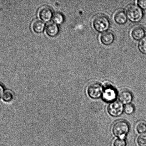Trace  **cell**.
Returning a JSON list of instances; mask_svg holds the SVG:
<instances>
[{
    "instance_id": "obj_13",
    "label": "cell",
    "mask_w": 146,
    "mask_h": 146,
    "mask_svg": "<svg viewBox=\"0 0 146 146\" xmlns=\"http://www.w3.org/2000/svg\"><path fill=\"white\" fill-rule=\"evenodd\" d=\"M59 30L58 25L54 23L49 24L46 28V32L47 35L51 37H54L58 35Z\"/></svg>"
},
{
    "instance_id": "obj_8",
    "label": "cell",
    "mask_w": 146,
    "mask_h": 146,
    "mask_svg": "<svg viewBox=\"0 0 146 146\" xmlns=\"http://www.w3.org/2000/svg\"><path fill=\"white\" fill-rule=\"evenodd\" d=\"M145 30L142 25H134L131 28V35L133 39L135 40H139L145 36Z\"/></svg>"
},
{
    "instance_id": "obj_16",
    "label": "cell",
    "mask_w": 146,
    "mask_h": 146,
    "mask_svg": "<svg viewBox=\"0 0 146 146\" xmlns=\"http://www.w3.org/2000/svg\"><path fill=\"white\" fill-rule=\"evenodd\" d=\"M2 98L3 100L5 102H10L12 101L14 98L13 93L10 90H6L4 92Z\"/></svg>"
},
{
    "instance_id": "obj_3",
    "label": "cell",
    "mask_w": 146,
    "mask_h": 146,
    "mask_svg": "<svg viewBox=\"0 0 146 146\" xmlns=\"http://www.w3.org/2000/svg\"><path fill=\"white\" fill-rule=\"evenodd\" d=\"M113 132L116 136L123 138L129 131L128 123L124 120H120L115 122L112 127Z\"/></svg>"
},
{
    "instance_id": "obj_22",
    "label": "cell",
    "mask_w": 146,
    "mask_h": 146,
    "mask_svg": "<svg viewBox=\"0 0 146 146\" xmlns=\"http://www.w3.org/2000/svg\"><path fill=\"white\" fill-rule=\"evenodd\" d=\"M5 90V87L2 83L0 82V98L3 96Z\"/></svg>"
},
{
    "instance_id": "obj_21",
    "label": "cell",
    "mask_w": 146,
    "mask_h": 146,
    "mask_svg": "<svg viewBox=\"0 0 146 146\" xmlns=\"http://www.w3.org/2000/svg\"><path fill=\"white\" fill-rule=\"evenodd\" d=\"M137 4L141 9H146V0H139L137 1Z\"/></svg>"
},
{
    "instance_id": "obj_18",
    "label": "cell",
    "mask_w": 146,
    "mask_h": 146,
    "mask_svg": "<svg viewBox=\"0 0 146 146\" xmlns=\"http://www.w3.org/2000/svg\"><path fill=\"white\" fill-rule=\"evenodd\" d=\"M137 141L139 146H146V132L140 134L137 138Z\"/></svg>"
},
{
    "instance_id": "obj_17",
    "label": "cell",
    "mask_w": 146,
    "mask_h": 146,
    "mask_svg": "<svg viewBox=\"0 0 146 146\" xmlns=\"http://www.w3.org/2000/svg\"><path fill=\"white\" fill-rule=\"evenodd\" d=\"M137 131L142 134L146 132V123L144 121H139L136 127Z\"/></svg>"
},
{
    "instance_id": "obj_1",
    "label": "cell",
    "mask_w": 146,
    "mask_h": 146,
    "mask_svg": "<svg viewBox=\"0 0 146 146\" xmlns=\"http://www.w3.org/2000/svg\"><path fill=\"white\" fill-rule=\"evenodd\" d=\"M92 24L96 31L99 33H104L109 29L111 21L109 18L105 14H99L94 17Z\"/></svg>"
},
{
    "instance_id": "obj_15",
    "label": "cell",
    "mask_w": 146,
    "mask_h": 146,
    "mask_svg": "<svg viewBox=\"0 0 146 146\" xmlns=\"http://www.w3.org/2000/svg\"><path fill=\"white\" fill-rule=\"evenodd\" d=\"M138 48L141 54L146 55V35L139 42Z\"/></svg>"
},
{
    "instance_id": "obj_20",
    "label": "cell",
    "mask_w": 146,
    "mask_h": 146,
    "mask_svg": "<svg viewBox=\"0 0 146 146\" xmlns=\"http://www.w3.org/2000/svg\"><path fill=\"white\" fill-rule=\"evenodd\" d=\"M127 142L123 138H118L116 139L113 142V146H126Z\"/></svg>"
},
{
    "instance_id": "obj_5",
    "label": "cell",
    "mask_w": 146,
    "mask_h": 146,
    "mask_svg": "<svg viewBox=\"0 0 146 146\" xmlns=\"http://www.w3.org/2000/svg\"><path fill=\"white\" fill-rule=\"evenodd\" d=\"M124 110V107L122 103L120 101L112 102L108 107V112L112 116H119L122 114Z\"/></svg>"
},
{
    "instance_id": "obj_4",
    "label": "cell",
    "mask_w": 146,
    "mask_h": 146,
    "mask_svg": "<svg viewBox=\"0 0 146 146\" xmlns=\"http://www.w3.org/2000/svg\"><path fill=\"white\" fill-rule=\"evenodd\" d=\"M87 93L91 98L97 99L102 95L103 89L102 86L97 82H93L89 84L87 87Z\"/></svg>"
},
{
    "instance_id": "obj_10",
    "label": "cell",
    "mask_w": 146,
    "mask_h": 146,
    "mask_svg": "<svg viewBox=\"0 0 146 146\" xmlns=\"http://www.w3.org/2000/svg\"><path fill=\"white\" fill-rule=\"evenodd\" d=\"M114 19L117 24L119 25H123L128 21V17L124 10L118 9L114 13Z\"/></svg>"
},
{
    "instance_id": "obj_7",
    "label": "cell",
    "mask_w": 146,
    "mask_h": 146,
    "mask_svg": "<svg viewBox=\"0 0 146 146\" xmlns=\"http://www.w3.org/2000/svg\"><path fill=\"white\" fill-rule=\"evenodd\" d=\"M53 14L52 9L47 5L42 6L38 11L39 17L42 21L46 22L49 21L52 18Z\"/></svg>"
},
{
    "instance_id": "obj_2",
    "label": "cell",
    "mask_w": 146,
    "mask_h": 146,
    "mask_svg": "<svg viewBox=\"0 0 146 146\" xmlns=\"http://www.w3.org/2000/svg\"><path fill=\"white\" fill-rule=\"evenodd\" d=\"M126 11L129 19L133 22H139L142 19L144 16L143 11L136 4H129L127 7Z\"/></svg>"
},
{
    "instance_id": "obj_19",
    "label": "cell",
    "mask_w": 146,
    "mask_h": 146,
    "mask_svg": "<svg viewBox=\"0 0 146 146\" xmlns=\"http://www.w3.org/2000/svg\"><path fill=\"white\" fill-rule=\"evenodd\" d=\"M124 111L127 114L131 115L134 112L135 108L132 104H127L124 107Z\"/></svg>"
},
{
    "instance_id": "obj_6",
    "label": "cell",
    "mask_w": 146,
    "mask_h": 146,
    "mask_svg": "<svg viewBox=\"0 0 146 146\" xmlns=\"http://www.w3.org/2000/svg\"><path fill=\"white\" fill-rule=\"evenodd\" d=\"M102 96L103 99L105 101L108 102H113L117 96L116 90L111 84H105Z\"/></svg>"
},
{
    "instance_id": "obj_9",
    "label": "cell",
    "mask_w": 146,
    "mask_h": 146,
    "mask_svg": "<svg viewBox=\"0 0 146 146\" xmlns=\"http://www.w3.org/2000/svg\"><path fill=\"white\" fill-rule=\"evenodd\" d=\"M115 39V35L114 33L111 31L103 33L100 37L101 43L105 46L111 45L114 42Z\"/></svg>"
},
{
    "instance_id": "obj_12",
    "label": "cell",
    "mask_w": 146,
    "mask_h": 146,
    "mask_svg": "<svg viewBox=\"0 0 146 146\" xmlns=\"http://www.w3.org/2000/svg\"><path fill=\"white\" fill-rule=\"evenodd\" d=\"M31 29L34 32L39 33L45 29V24L44 21L39 19H34L31 23Z\"/></svg>"
},
{
    "instance_id": "obj_14",
    "label": "cell",
    "mask_w": 146,
    "mask_h": 146,
    "mask_svg": "<svg viewBox=\"0 0 146 146\" xmlns=\"http://www.w3.org/2000/svg\"><path fill=\"white\" fill-rule=\"evenodd\" d=\"M52 20L54 23L59 25L64 22L65 21V17L62 13L57 11L53 14Z\"/></svg>"
},
{
    "instance_id": "obj_11",
    "label": "cell",
    "mask_w": 146,
    "mask_h": 146,
    "mask_svg": "<svg viewBox=\"0 0 146 146\" xmlns=\"http://www.w3.org/2000/svg\"><path fill=\"white\" fill-rule=\"evenodd\" d=\"M119 99L122 104H130L133 99L132 94L129 90H123L120 92L119 95Z\"/></svg>"
}]
</instances>
